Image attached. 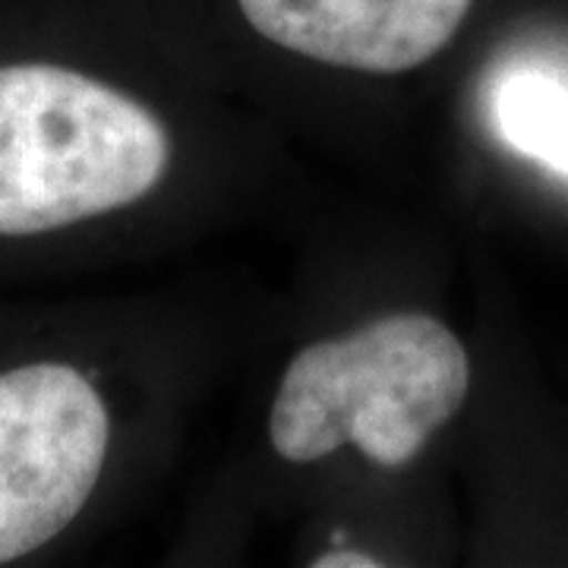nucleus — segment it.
Returning <instances> with one entry per match:
<instances>
[{"label":"nucleus","mask_w":568,"mask_h":568,"mask_svg":"<svg viewBox=\"0 0 568 568\" xmlns=\"http://www.w3.org/2000/svg\"><path fill=\"white\" fill-rule=\"evenodd\" d=\"M171 142L136 99L51 63L0 67V234L26 237L136 203Z\"/></svg>","instance_id":"nucleus-2"},{"label":"nucleus","mask_w":568,"mask_h":568,"mask_svg":"<svg viewBox=\"0 0 568 568\" xmlns=\"http://www.w3.org/2000/svg\"><path fill=\"white\" fill-rule=\"evenodd\" d=\"M316 568H379L383 562L379 559H373V556H364V552H325V556H320L316 562H313Z\"/></svg>","instance_id":"nucleus-6"},{"label":"nucleus","mask_w":568,"mask_h":568,"mask_svg":"<svg viewBox=\"0 0 568 568\" xmlns=\"http://www.w3.org/2000/svg\"><path fill=\"white\" fill-rule=\"evenodd\" d=\"M493 121L515 152L568 178V82L511 70L496 82Z\"/></svg>","instance_id":"nucleus-5"},{"label":"nucleus","mask_w":568,"mask_h":568,"mask_svg":"<svg viewBox=\"0 0 568 568\" xmlns=\"http://www.w3.org/2000/svg\"><path fill=\"white\" fill-rule=\"evenodd\" d=\"M470 361L458 335L398 313L297 351L268 417L275 455L310 465L347 443L373 465L402 467L462 410Z\"/></svg>","instance_id":"nucleus-1"},{"label":"nucleus","mask_w":568,"mask_h":568,"mask_svg":"<svg viewBox=\"0 0 568 568\" xmlns=\"http://www.w3.org/2000/svg\"><path fill=\"white\" fill-rule=\"evenodd\" d=\"M102 395L67 364L0 373V566L54 540L89 503L108 452Z\"/></svg>","instance_id":"nucleus-3"},{"label":"nucleus","mask_w":568,"mask_h":568,"mask_svg":"<svg viewBox=\"0 0 568 568\" xmlns=\"http://www.w3.org/2000/svg\"><path fill=\"white\" fill-rule=\"evenodd\" d=\"M474 0H237L272 44L310 61L405 73L455 39Z\"/></svg>","instance_id":"nucleus-4"}]
</instances>
